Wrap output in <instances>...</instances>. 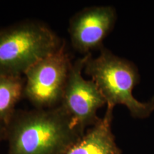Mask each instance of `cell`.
Here are the masks:
<instances>
[{
  "label": "cell",
  "mask_w": 154,
  "mask_h": 154,
  "mask_svg": "<svg viewBox=\"0 0 154 154\" xmlns=\"http://www.w3.org/2000/svg\"><path fill=\"white\" fill-rule=\"evenodd\" d=\"M25 78L0 75V123L7 126L24 96Z\"/></svg>",
  "instance_id": "obj_8"
},
{
  "label": "cell",
  "mask_w": 154,
  "mask_h": 154,
  "mask_svg": "<svg viewBox=\"0 0 154 154\" xmlns=\"http://www.w3.org/2000/svg\"><path fill=\"white\" fill-rule=\"evenodd\" d=\"M72 63L64 44L25 73L24 97L34 109H49L61 105Z\"/></svg>",
  "instance_id": "obj_4"
},
{
  "label": "cell",
  "mask_w": 154,
  "mask_h": 154,
  "mask_svg": "<svg viewBox=\"0 0 154 154\" xmlns=\"http://www.w3.org/2000/svg\"><path fill=\"white\" fill-rule=\"evenodd\" d=\"M99 57L88 54L84 65V73L91 78L106 102L113 109L117 104L128 108L135 118H146L154 109V101L141 103L133 96L138 75L136 66L126 59L117 57L102 47Z\"/></svg>",
  "instance_id": "obj_3"
},
{
  "label": "cell",
  "mask_w": 154,
  "mask_h": 154,
  "mask_svg": "<svg viewBox=\"0 0 154 154\" xmlns=\"http://www.w3.org/2000/svg\"><path fill=\"white\" fill-rule=\"evenodd\" d=\"M87 55L78 58L72 63L61 103L84 133L100 120L97 111L106 104L94 81L86 80L82 76Z\"/></svg>",
  "instance_id": "obj_5"
},
{
  "label": "cell",
  "mask_w": 154,
  "mask_h": 154,
  "mask_svg": "<svg viewBox=\"0 0 154 154\" xmlns=\"http://www.w3.org/2000/svg\"><path fill=\"white\" fill-rule=\"evenodd\" d=\"M116 14L109 6L91 7L76 13L69 21L71 44L76 51L84 55L103 47L102 42L114 26Z\"/></svg>",
  "instance_id": "obj_6"
},
{
  "label": "cell",
  "mask_w": 154,
  "mask_h": 154,
  "mask_svg": "<svg viewBox=\"0 0 154 154\" xmlns=\"http://www.w3.org/2000/svg\"><path fill=\"white\" fill-rule=\"evenodd\" d=\"M113 110L107 107L104 116L88 128L66 154H121L111 131Z\"/></svg>",
  "instance_id": "obj_7"
},
{
  "label": "cell",
  "mask_w": 154,
  "mask_h": 154,
  "mask_svg": "<svg viewBox=\"0 0 154 154\" xmlns=\"http://www.w3.org/2000/svg\"><path fill=\"white\" fill-rule=\"evenodd\" d=\"M65 43L44 22L26 20L0 29V75L22 76Z\"/></svg>",
  "instance_id": "obj_2"
},
{
  "label": "cell",
  "mask_w": 154,
  "mask_h": 154,
  "mask_svg": "<svg viewBox=\"0 0 154 154\" xmlns=\"http://www.w3.org/2000/svg\"><path fill=\"white\" fill-rule=\"evenodd\" d=\"M84 134L61 105L16 110L7 125V154H66Z\"/></svg>",
  "instance_id": "obj_1"
},
{
  "label": "cell",
  "mask_w": 154,
  "mask_h": 154,
  "mask_svg": "<svg viewBox=\"0 0 154 154\" xmlns=\"http://www.w3.org/2000/svg\"><path fill=\"white\" fill-rule=\"evenodd\" d=\"M7 126L0 123V143L2 140H7Z\"/></svg>",
  "instance_id": "obj_9"
}]
</instances>
